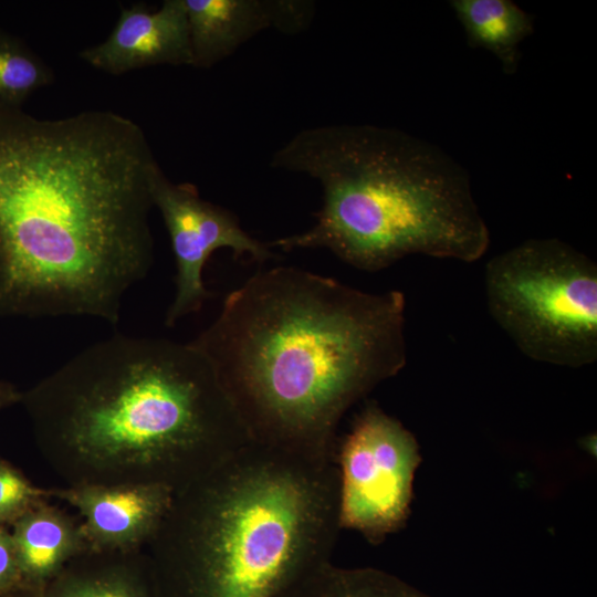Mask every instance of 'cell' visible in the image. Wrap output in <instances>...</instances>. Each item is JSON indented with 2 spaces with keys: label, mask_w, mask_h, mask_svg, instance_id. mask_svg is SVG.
Wrapping results in <instances>:
<instances>
[{
  "label": "cell",
  "mask_w": 597,
  "mask_h": 597,
  "mask_svg": "<svg viewBox=\"0 0 597 597\" xmlns=\"http://www.w3.org/2000/svg\"><path fill=\"white\" fill-rule=\"evenodd\" d=\"M22 590V577L12 535L4 527H0V597L15 596Z\"/></svg>",
  "instance_id": "obj_18"
},
{
  "label": "cell",
  "mask_w": 597,
  "mask_h": 597,
  "mask_svg": "<svg viewBox=\"0 0 597 597\" xmlns=\"http://www.w3.org/2000/svg\"><path fill=\"white\" fill-rule=\"evenodd\" d=\"M192 65L208 69L240 45L274 28L287 34L304 31L314 2L304 0H185Z\"/></svg>",
  "instance_id": "obj_10"
},
{
  "label": "cell",
  "mask_w": 597,
  "mask_h": 597,
  "mask_svg": "<svg viewBox=\"0 0 597 597\" xmlns=\"http://www.w3.org/2000/svg\"><path fill=\"white\" fill-rule=\"evenodd\" d=\"M339 526L379 543L409 515L421 461L415 436L377 404L368 402L336 448Z\"/></svg>",
  "instance_id": "obj_7"
},
{
  "label": "cell",
  "mask_w": 597,
  "mask_h": 597,
  "mask_svg": "<svg viewBox=\"0 0 597 597\" xmlns=\"http://www.w3.org/2000/svg\"><path fill=\"white\" fill-rule=\"evenodd\" d=\"M38 448L69 485L178 491L251 441L190 342L115 335L65 362L20 401Z\"/></svg>",
  "instance_id": "obj_3"
},
{
  "label": "cell",
  "mask_w": 597,
  "mask_h": 597,
  "mask_svg": "<svg viewBox=\"0 0 597 597\" xmlns=\"http://www.w3.org/2000/svg\"><path fill=\"white\" fill-rule=\"evenodd\" d=\"M52 81V70L35 52L0 30V104L21 108L33 92Z\"/></svg>",
  "instance_id": "obj_16"
},
{
  "label": "cell",
  "mask_w": 597,
  "mask_h": 597,
  "mask_svg": "<svg viewBox=\"0 0 597 597\" xmlns=\"http://www.w3.org/2000/svg\"><path fill=\"white\" fill-rule=\"evenodd\" d=\"M11 597H19V595H15V596H11Z\"/></svg>",
  "instance_id": "obj_20"
},
{
  "label": "cell",
  "mask_w": 597,
  "mask_h": 597,
  "mask_svg": "<svg viewBox=\"0 0 597 597\" xmlns=\"http://www.w3.org/2000/svg\"><path fill=\"white\" fill-rule=\"evenodd\" d=\"M48 496L50 491L35 486L18 469L0 458V527L12 525Z\"/></svg>",
  "instance_id": "obj_17"
},
{
  "label": "cell",
  "mask_w": 597,
  "mask_h": 597,
  "mask_svg": "<svg viewBox=\"0 0 597 597\" xmlns=\"http://www.w3.org/2000/svg\"><path fill=\"white\" fill-rule=\"evenodd\" d=\"M271 166L316 179L323 203L308 230L270 248L327 249L367 272L413 254L470 263L489 249L490 231L467 170L402 130L306 128L273 154Z\"/></svg>",
  "instance_id": "obj_5"
},
{
  "label": "cell",
  "mask_w": 597,
  "mask_h": 597,
  "mask_svg": "<svg viewBox=\"0 0 597 597\" xmlns=\"http://www.w3.org/2000/svg\"><path fill=\"white\" fill-rule=\"evenodd\" d=\"M77 509L91 551L142 549L158 528L174 491L155 483L77 484L49 490Z\"/></svg>",
  "instance_id": "obj_9"
},
{
  "label": "cell",
  "mask_w": 597,
  "mask_h": 597,
  "mask_svg": "<svg viewBox=\"0 0 597 597\" xmlns=\"http://www.w3.org/2000/svg\"><path fill=\"white\" fill-rule=\"evenodd\" d=\"M335 458L250 441L175 491L143 547L153 597H282L331 561Z\"/></svg>",
  "instance_id": "obj_4"
},
{
  "label": "cell",
  "mask_w": 597,
  "mask_h": 597,
  "mask_svg": "<svg viewBox=\"0 0 597 597\" xmlns=\"http://www.w3.org/2000/svg\"><path fill=\"white\" fill-rule=\"evenodd\" d=\"M468 44L491 52L506 75L517 71L520 44L534 32L533 17L510 0H452Z\"/></svg>",
  "instance_id": "obj_14"
},
{
  "label": "cell",
  "mask_w": 597,
  "mask_h": 597,
  "mask_svg": "<svg viewBox=\"0 0 597 597\" xmlns=\"http://www.w3.org/2000/svg\"><path fill=\"white\" fill-rule=\"evenodd\" d=\"M22 392L9 381L0 379V410L21 401Z\"/></svg>",
  "instance_id": "obj_19"
},
{
  "label": "cell",
  "mask_w": 597,
  "mask_h": 597,
  "mask_svg": "<svg viewBox=\"0 0 597 597\" xmlns=\"http://www.w3.org/2000/svg\"><path fill=\"white\" fill-rule=\"evenodd\" d=\"M488 310L528 358L579 368L597 359V265L559 239H530L485 265Z\"/></svg>",
  "instance_id": "obj_6"
},
{
  "label": "cell",
  "mask_w": 597,
  "mask_h": 597,
  "mask_svg": "<svg viewBox=\"0 0 597 597\" xmlns=\"http://www.w3.org/2000/svg\"><path fill=\"white\" fill-rule=\"evenodd\" d=\"M12 526L22 593L43 587L90 549L81 523L46 501L30 509Z\"/></svg>",
  "instance_id": "obj_12"
},
{
  "label": "cell",
  "mask_w": 597,
  "mask_h": 597,
  "mask_svg": "<svg viewBox=\"0 0 597 597\" xmlns=\"http://www.w3.org/2000/svg\"><path fill=\"white\" fill-rule=\"evenodd\" d=\"M92 67L112 75L155 65H192L185 0H165L158 10L144 3L122 9L111 34L80 52Z\"/></svg>",
  "instance_id": "obj_11"
},
{
  "label": "cell",
  "mask_w": 597,
  "mask_h": 597,
  "mask_svg": "<svg viewBox=\"0 0 597 597\" xmlns=\"http://www.w3.org/2000/svg\"><path fill=\"white\" fill-rule=\"evenodd\" d=\"M145 133L111 111L36 118L0 104V317L116 324L154 262Z\"/></svg>",
  "instance_id": "obj_1"
},
{
  "label": "cell",
  "mask_w": 597,
  "mask_h": 597,
  "mask_svg": "<svg viewBox=\"0 0 597 597\" xmlns=\"http://www.w3.org/2000/svg\"><path fill=\"white\" fill-rule=\"evenodd\" d=\"M406 298L293 266L258 271L191 343L251 441L336 455L349 410L407 362Z\"/></svg>",
  "instance_id": "obj_2"
},
{
  "label": "cell",
  "mask_w": 597,
  "mask_h": 597,
  "mask_svg": "<svg viewBox=\"0 0 597 597\" xmlns=\"http://www.w3.org/2000/svg\"><path fill=\"white\" fill-rule=\"evenodd\" d=\"M19 597H153L143 548L86 551L43 587Z\"/></svg>",
  "instance_id": "obj_13"
},
{
  "label": "cell",
  "mask_w": 597,
  "mask_h": 597,
  "mask_svg": "<svg viewBox=\"0 0 597 597\" xmlns=\"http://www.w3.org/2000/svg\"><path fill=\"white\" fill-rule=\"evenodd\" d=\"M282 597H429L384 570L343 568L326 562L294 584Z\"/></svg>",
  "instance_id": "obj_15"
},
{
  "label": "cell",
  "mask_w": 597,
  "mask_h": 597,
  "mask_svg": "<svg viewBox=\"0 0 597 597\" xmlns=\"http://www.w3.org/2000/svg\"><path fill=\"white\" fill-rule=\"evenodd\" d=\"M151 196L169 233L176 260V294L166 325L198 312L210 293L202 272L211 254L229 248L235 258L264 263L274 258L268 243L245 232L229 210L203 200L191 184L170 181L159 167L151 180Z\"/></svg>",
  "instance_id": "obj_8"
}]
</instances>
